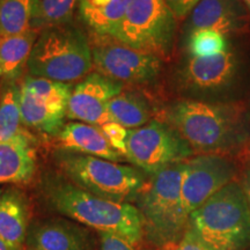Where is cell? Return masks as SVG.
<instances>
[{
    "mask_svg": "<svg viewBox=\"0 0 250 250\" xmlns=\"http://www.w3.org/2000/svg\"><path fill=\"white\" fill-rule=\"evenodd\" d=\"M29 226L30 206L27 196L17 187L8 188L0 201V239L17 250H24Z\"/></svg>",
    "mask_w": 250,
    "mask_h": 250,
    "instance_id": "e0dca14e",
    "label": "cell"
},
{
    "mask_svg": "<svg viewBox=\"0 0 250 250\" xmlns=\"http://www.w3.org/2000/svg\"><path fill=\"white\" fill-rule=\"evenodd\" d=\"M245 152H246L247 156H248V161H249V164H250V145L245 149Z\"/></svg>",
    "mask_w": 250,
    "mask_h": 250,
    "instance_id": "836d02e7",
    "label": "cell"
},
{
    "mask_svg": "<svg viewBox=\"0 0 250 250\" xmlns=\"http://www.w3.org/2000/svg\"><path fill=\"white\" fill-rule=\"evenodd\" d=\"M24 126L19 104V83H1L0 99V143L11 142L22 137L31 136Z\"/></svg>",
    "mask_w": 250,
    "mask_h": 250,
    "instance_id": "603a6c76",
    "label": "cell"
},
{
    "mask_svg": "<svg viewBox=\"0 0 250 250\" xmlns=\"http://www.w3.org/2000/svg\"><path fill=\"white\" fill-rule=\"evenodd\" d=\"M93 68L89 39L71 23L43 28L27 65L29 76L65 83L83 80Z\"/></svg>",
    "mask_w": 250,
    "mask_h": 250,
    "instance_id": "8992f818",
    "label": "cell"
},
{
    "mask_svg": "<svg viewBox=\"0 0 250 250\" xmlns=\"http://www.w3.org/2000/svg\"><path fill=\"white\" fill-rule=\"evenodd\" d=\"M235 165L226 155L197 154L186 161L182 180V208L187 220L235 177Z\"/></svg>",
    "mask_w": 250,
    "mask_h": 250,
    "instance_id": "30bf717a",
    "label": "cell"
},
{
    "mask_svg": "<svg viewBox=\"0 0 250 250\" xmlns=\"http://www.w3.org/2000/svg\"><path fill=\"white\" fill-rule=\"evenodd\" d=\"M54 149H65L114 162H127L105 138L102 130L96 125L83 122H67L62 129L51 138Z\"/></svg>",
    "mask_w": 250,
    "mask_h": 250,
    "instance_id": "9a60e30c",
    "label": "cell"
},
{
    "mask_svg": "<svg viewBox=\"0 0 250 250\" xmlns=\"http://www.w3.org/2000/svg\"><path fill=\"white\" fill-rule=\"evenodd\" d=\"M100 129L102 130L103 134H104L105 138L108 139V142L110 143V145L112 146V147L116 149L120 154H122L125 158L129 130H127L126 127L122 126L121 124H118L114 121L108 122V123L101 125V126H100Z\"/></svg>",
    "mask_w": 250,
    "mask_h": 250,
    "instance_id": "4316f807",
    "label": "cell"
},
{
    "mask_svg": "<svg viewBox=\"0 0 250 250\" xmlns=\"http://www.w3.org/2000/svg\"><path fill=\"white\" fill-rule=\"evenodd\" d=\"M241 186L245 190V193L247 196V199H248V204H249V210H250V168L248 170H246L245 175H243V179L241 182Z\"/></svg>",
    "mask_w": 250,
    "mask_h": 250,
    "instance_id": "4dcf8cb0",
    "label": "cell"
},
{
    "mask_svg": "<svg viewBox=\"0 0 250 250\" xmlns=\"http://www.w3.org/2000/svg\"><path fill=\"white\" fill-rule=\"evenodd\" d=\"M100 250H138L123 237L112 233H99Z\"/></svg>",
    "mask_w": 250,
    "mask_h": 250,
    "instance_id": "83f0119b",
    "label": "cell"
},
{
    "mask_svg": "<svg viewBox=\"0 0 250 250\" xmlns=\"http://www.w3.org/2000/svg\"><path fill=\"white\" fill-rule=\"evenodd\" d=\"M124 87V83L98 72L89 73L73 86L67 105V118L96 126L111 122L107 110L108 102Z\"/></svg>",
    "mask_w": 250,
    "mask_h": 250,
    "instance_id": "7c38bea8",
    "label": "cell"
},
{
    "mask_svg": "<svg viewBox=\"0 0 250 250\" xmlns=\"http://www.w3.org/2000/svg\"><path fill=\"white\" fill-rule=\"evenodd\" d=\"M95 241L83 225L64 218H51L30 224L27 250H93Z\"/></svg>",
    "mask_w": 250,
    "mask_h": 250,
    "instance_id": "4fadbf2b",
    "label": "cell"
},
{
    "mask_svg": "<svg viewBox=\"0 0 250 250\" xmlns=\"http://www.w3.org/2000/svg\"><path fill=\"white\" fill-rule=\"evenodd\" d=\"M186 161L149 175L134 203L143 217L144 237L165 250L179 242L187 228L182 208Z\"/></svg>",
    "mask_w": 250,
    "mask_h": 250,
    "instance_id": "277c9868",
    "label": "cell"
},
{
    "mask_svg": "<svg viewBox=\"0 0 250 250\" xmlns=\"http://www.w3.org/2000/svg\"><path fill=\"white\" fill-rule=\"evenodd\" d=\"M241 2L245 5V7L247 8V11L250 13V0H241Z\"/></svg>",
    "mask_w": 250,
    "mask_h": 250,
    "instance_id": "d6a6232c",
    "label": "cell"
},
{
    "mask_svg": "<svg viewBox=\"0 0 250 250\" xmlns=\"http://www.w3.org/2000/svg\"><path fill=\"white\" fill-rule=\"evenodd\" d=\"M226 36L212 29H199L187 35L188 56L211 57L227 51Z\"/></svg>",
    "mask_w": 250,
    "mask_h": 250,
    "instance_id": "484cf974",
    "label": "cell"
},
{
    "mask_svg": "<svg viewBox=\"0 0 250 250\" xmlns=\"http://www.w3.org/2000/svg\"><path fill=\"white\" fill-rule=\"evenodd\" d=\"M37 168L36 139L33 134L0 143V184H29Z\"/></svg>",
    "mask_w": 250,
    "mask_h": 250,
    "instance_id": "2e32d148",
    "label": "cell"
},
{
    "mask_svg": "<svg viewBox=\"0 0 250 250\" xmlns=\"http://www.w3.org/2000/svg\"><path fill=\"white\" fill-rule=\"evenodd\" d=\"M0 99H1V87H0Z\"/></svg>",
    "mask_w": 250,
    "mask_h": 250,
    "instance_id": "d590c367",
    "label": "cell"
},
{
    "mask_svg": "<svg viewBox=\"0 0 250 250\" xmlns=\"http://www.w3.org/2000/svg\"><path fill=\"white\" fill-rule=\"evenodd\" d=\"M41 30L31 29L13 36H0V83H18L29 62Z\"/></svg>",
    "mask_w": 250,
    "mask_h": 250,
    "instance_id": "d6986e66",
    "label": "cell"
},
{
    "mask_svg": "<svg viewBox=\"0 0 250 250\" xmlns=\"http://www.w3.org/2000/svg\"><path fill=\"white\" fill-rule=\"evenodd\" d=\"M166 250H211L193 234L189 228H186L183 236L179 242L170 246Z\"/></svg>",
    "mask_w": 250,
    "mask_h": 250,
    "instance_id": "f1b7e54d",
    "label": "cell"
},
{
    "mask_svg": "<svg viewBox=\"0 0 250 250\" xmlns=\"http://www.w3.org/2000/svg\"><path fill=\"white\" fill-rule=\"evenodd\" d=\"M110 118L127 130L143 126L152 121L153 108L148 99L137 90L123 89L108 102Z\"/></svg>",
    "mask_w": 250,
    "mask_h": 250,
    "instance_id": "44dd1931",
    "label": "cell"
},
{
    "mask_svg": "<svg viewBox=\"0 0 250 250\" xmlns=\"http://www.w3.org/2000/svg\"><path fill=\"white\" fill-rule=\"evenodd\" d=\"M40 196L46 208L99 233H112L136 247L144 240L143 217L133 204L100 198L77 187L57 170L42 174Z\"/></svg>",
    "mask_w": 250,
    "mask_h": 250,
    "instance_id": "7a4b0ae2",
    "label": "cell"
},
{
    "mask_svg": "<svg viewBox=\"0 0 250 250\" xmlns=\"http://www.w3.org/2000/svg\"><path fill=\"white\" fill-rule=\"evenodd\" d=\"M2 192H4V191H1V189H0V201H1V196H2Z\"/></svg>",
    "mask_w": 250,
    "mask_h": 250,
    "instance_id": "e575fe53",
    "label": "cell"
},
{
    "mask_svg": "<svg viewBox=\"0 0 250 250\" xmlns=\"http://www.w3.org/2000/svg\"><path fill=\"white\" fill-rule=\"evenodd\" d=\"M130 2L131 0H79L78 14L90 35L114 37Z\"/></svg>",
    "mask_w": 250,
    "mask_h": 250,
    "instance_id": "ac0fdd59",
    "label": "cell"
},
{
    "mask_svg": "<svg viewBox=\"0 0 250 250\" xmlns=\"http://www.w3.org/2000/svg\"><path fill=\"white\" fill-rule=\"evenodd\" d=\"M79 0H39V15L36 30L43 28L70 23Z\"/></svg>",
    "mask_w": 250,
    "mask_h": 250,
    "instance_id": "d4e9b609",
    "label": "cell"
},
{
    "mask_svg": "<svg viewBox=\"0 0 250 250\" xmlns=\"http://www.w3.org/2000/svg\"><path fill=\"white\" fill-rule=\"evenodd\" d=\"M89 42L98 73L131 86L149 85L160 76L164 61L156 56L130 48L110 36L90 35Z\"/></svg>",
    "mask_w": 250,
    "mask_h": 250,
    "instance_id": "9c48e42d",
    "label": "cell"
},
{
    "mask_svg": "<svg viewBox=\"0 0 250 250\" xmlns=\"http://www.w3.org/2000/svg\"><path fill=\"white\" fill-rule=\"evenodd\" d=\"M237 66L236 56L230 49L211 57L188 56L180 70V83L184 92L191 95H212L232 85Z\"/></svg>",
    "mask_w": 250,
    "mask_h": 250,
    "instance_id": "8fae6325",
    "label": "cell"
},
{
    "mask_svg": "<svg viewBox=\"0 0 250 250\" xmlns=\"http://www.w3.org/2000/svg\"><path fill=\"white\" fill-rule=\"evenodd\" d=\"M0 250H17V249L13 248L12 246H9L8 243H6L4 240L0 239Z\"/></svg>",
    "mask_w": 250,
    "mask_h": 250,
    "instance_id": "1f68e13d",
    "label": "cell"
},
{
    "mask_svg": "<svg viewBox=\"0 0 250 250\" xmlns=\"http://www.w3.org/2000/svg\"><path fill=\"white\" fill-rule=\"evenodd\" d=\"M19 104L21 117L28 130H35L52 138L62 129L67 118V110L45 104L19 87Z\"/></svg>",
    "mask_w": 250,
    "mask_h": 250,
    "instance_id": "ffe728a7",
    "label": "cell"
},
{
    "mask_svg": "<svg viewBox=\"0 0 250 250\" xmlns=\"http://www.w3.org/2000/svg\"><path fill=\"white\" fill-rule=\"evenodd\" d=\"M39 0H0V36H13L35 29Z\"/></svg>",
    "mask_w": 250,
    "mask_h": 250,
    "instance_id": "7402d4cb",
    "label": "cell"
},
{
    "mask_svg": "<svg viewBox=\"0 0 250 250\" xmlns=\"http://www.w3.org/2000/svg\"><path fill=\"white\" fill-rule=\"evenodd\" d=\"M193 154L189 144L165 121L152 120L129 130L125 158L148 176L168 166L186 161Z\"/></svg>",
    "mask_w": 250,
    "mask_h": 250,
    "instance_id": "ba28073f",
    "label": "cell"
},
{
    "mask_svg": "<svg viewBox=\"0 0 250 250\" xmlns=\"http://www.w3.org/2000/svg\"><path fill=\"white\" fill-rule=\"evenodd\" d=\"M189 228L211 250H242L250 243V210L242 186L233 181L188 218Z\"/></svg>",
    "mask_w": 250,
    "mask_h": 250,
    "instance_id": "5b68a950",
    "label": "cell"
},
{
    "mask_svg": "<svg viewBox=\"0 0 250 250\" xmlns=\"http://www.w3.org/2000/svg\"><path fill=\"white\" fill-rule=\"evenodd\" d=\"M177 21L166 0H131L114 39L164 61L173 52Z\"/></svg>",
    "mask_w": 250,
    "mask_h": 250,
    "instance_id": "52a82bcc",
    "label": "cell"
},
{
    "mask_svg": "<svg viewBox=\"0 0 250 250\" xmlns=\"http://www.w3.org/2000/svg\"><path fill=\"white\" fill-rule=\"evenodd\" d=\"M55 169L65 179L100 198L133 204L147 182L146 175L132 165L104 160L65 149H52Z\"/></svg>",
    "mask_w": 250,
    "mask_h": 250,
    "instance_id": "3957f363",
    "label": "cell"
},
{
    "mask_svg": "<svg viewBox=\"0 0 250 250\" xmlns=\"http://www.w3.org/2000/svg\"><path fill=\"white\" fill-rule=\"evenodd\" d=\"M164 120L198 154L226 155L250 145V114L241 101L184 99L165 109Z\"/></svg>",
    "mask_w": 250,
    "mask_h": 250,
    "instance_id": "6da1fadb",
    "label": "cell"
},
{
    "mask_svg": "<svg viewBox=\"0 0 250 250\" xmlns=\"http://www.w3.org/2000/svg\"><path fill=\"white\" fill-rule=\"evenodd\" d=\"M199 1L201 0H166L175 17L177 18V20L187 19L190 12Z\"/></svg>",
    "mask_w": 250,
    "mask_h": 250,
    "instance_id": "f546056e",
    "label": "cell"
},
{
    "mask_svg": "<svg viewBox=\"0 0 250 250\" xmlns=\"http://www.w3.org/2000/svg\"><path fill=\"white\" fill-rule=\"evenodd\" d=\"M19 87L30 96L42 101L45 104L67 110L68 101L73 89L72 83H58L45 78L27 76L23 78Z\"/></svg>",
    "mask_w": 250,
    "mask_h": 250,
    "instance_id": "cb8c5ba5",
    "label": "cell"
},
{
    "mask_svg": "<svg viewBox=\"0 0 250 250\" xmlns=\"http://www.w3.org/2000/svg\"><path fill=\"white\" fill-rule=\"evenodd\" d=\"M248 14L241 0H201L186 21V35L199 29H212L228 35L241 31L248 23Z\"/></svg>",
    "mask_w": 250,
    "mask_h": 250,
    "instance_id": "5bb4252c",
    "label": "cell"
},
{
    "mask_svg": "<svg viewBox=\"0 0 250 250\" xmlns=\"http://www.w3.org/2000/svg\"><path fill=\"white\" fill-rule=\"evenodd\" d=\"M249 101H250V99H249Z\"/></svg>",
    "mask_w": 250,
    "mask_h": 250,
    "instance_id": "8d00e7d4",
    "label": "cell"
}]
</instances>
